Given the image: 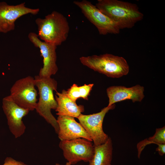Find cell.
Segmentation results:
<instances>
[{
    "mask_svg": "<svg viewBox=\"0 0 165 165\" xmlns=\"http://www.w3.org/2000/svg\"><path fill=\"white\" fill-rule=\"evenodd\" d=\"M96 7L118 25L119 29L130 28L144 16L137 5L118 0H98Z\"/></svg>",
    "mask_w": 165,
    "mask_h": 165,
    "instance_id": "cell-1",
    "label": "cell"
},
{
    "mask_svg": "<svg viewBox=\"0 0 165 165\" xmlns=\"http://www.w3.org/2000/svg\"><path fill=\"white\" fill-rule=\"evenodd\" d=\"M35 22L37 35L41 40L57 46L67 40L69 24L66 18L61 13L54 11L43 18H37Z\"/></svg>",
    "mask_w": 165,
    "mask_h": 165,
    "instance_id": "cell-2",
    "label": "cell"
},
{
    "mask_svg": "<svg viewBox=\"0 0 165 165\" xmlns=\"http://www.w3.org/2000/svg\"><path fill=\"white\" fill-rule=\"evenodd\" d=\"M34 79L39 95L35 110L52 126L57 134L59 127L57 120L51 112L52 109L55 110L57 107L53 95V91H57V82L51 77H41L37 75L35 76Z\"/></svg>",
    "mask_w": 165,
    "mask_h": 165,
    "instance_id": "cell-3",
    "label": "cell"
},
{
    "mask_svg": "<svg viewBox=\"0 0 165 165\" xmlns=\"http://www.w3.org/2000/svg\"><path fill=\"white\" fill-rule=\"evenodd\" d=\"M79 60L83 65L109 77L120 78L127 75L129 71L125 58L111 54L82 56Z\"/></svg>",
    "mask_w": 165,
    "mask_h": 165,
    "instance_id": "cell-4",
    "label": "cell"
},
{
    "mask_svg": "<svg viewBox=\"0 0 165 165\" xmlns=\"http://www.w3.org/2000/svg\"><path fill=\"white\" fill-rule=\"evenodd\" d=\"M34 78L28 76L16 80L10 89L9 95L20 106L29 111L35 109L38 99Z\"/></svg>",
    "mask_w": 165,
    "mask_h": 165,
    "instance_id": "cell-5",
    "label": "cell"
},
{
    "mask_svg": "<svg viewBox=\"0 0 165 165\" xmlns=\"http://www.w3.org/2000/svg\"><path fill=\"white\" fill-rule=\"evenodd\" d=\"M73 3L81 9L87 19L96 27L100 35L119 33L120 29L118 25L101 12L90 1L86 0L75 1Z\"/></svg>",
    "mask_w": 165,
    "mask_h": 165,
    "instance_id": "cell-6",
    "label": "cell"
},
{
    "mask_svg": "<svg viewBox=\"0 0 165 165\" xmlns=\"http://www.w3.org/2000/svg\"><path fill=\"white\" fill-rule=\"evenodd\" d=\"M59 147L63 151L65 159L72 165L82 161L89 162L94 154V145L91 141L83 138L61 141Z\"/></svg>",
    "mask_w": 165,
    "mask_h": 165,
    "instance_id": "cell-7",
    "label": "cell"
},
{
    "mask_svg": "<svg viewBox=\"0 0 165 165\" xmlns=\"http://www.w3.org/2000/svg\"><path fill=\"white\" fill-rule=\"evenodd\" d=\"M115 107L114 104L102 109L98 113L90 115L81 114L77 118L94 142V145L104 144L109 137L104 131L103 123L106 114Z\"/></svg>",
    "mask_w": 165,
    "mask_h": 165,
    "instance_id": "cell-8",
    "label": "cell"
},
{
    "mask_svg": "<svg viewBox=\"0 0 165 165\" xmlns=\"http://www.w3.org/2000/svg\"><path fill=\"white\" fill-rule=\"evenodd\" d=\"M2 108L10 132L15 138L20 137L24 134L26 129L22 119L29 111L17 105L9 95L3 99Z\"/></svg>",
    "mask_w": 165,
    "mask_h": 165,
    "instance_id": "cell-9",
    "label": "cell"
},
{
    "mask_svg": "<svg viewBox=\"0 0 165 165\" xmlns=\"http://www.w3.org/2000/svg\"><path fill=\"white\" fill-rule=\"evenodd\" d=\"M39 10L26 7L25 2L11 5L5 2H0V32L6 33L14 30L15 22L19 18L28 14L36 15Z\"/></svg>",
    "mask_w": 165,
    "mask_h": 165,
    "instance_id": "cell-10",
    "label": "cell"
},
{
    "mask_svg": "<svg viewBox=\"0 0 165 165\" xmlns=\"http://www.w3.org/2000/svg\"><path fill=\"white\" fill-rule=\"evenodd\" d=\"M28 36L34 46L39 49L43 57V67L40 68L38 75L41 77H50L55 75L58 70L56 64L57 46L41 40L35 32H30Z\"/></svg>",
    "mask_w": 165,
    "mask_h": 165,
    "instance_id": "cell-11",
    "label": "cell"
},
{
    "mask_svg": "<svg viewBox=\"0 0 165 165\" xmlns=\"http://www.w3.org/2000/svg\"><path fill=\"white\" fill-rule=\"evenodd\" d=\"M57 120L59 127L57 134L61 141L81 138L92 141L84 128L80 123L76 121L75 118L67 116H58Z\"/></svg>",
    "mask_w": 165,
    "mask_h": 165,
    "instance_id": "cell-12",
    "label": "cell"
},
{
    "mask_svg": "<svg viewBox=\"0 0 165 165\" xmlns=\"http://www.w3.org/2000/svg\"><path fill=\"white\" fill-rule=\"evenodd\" d=\"M144 88L139 85L127 87L123 86H112L106 90L109 103L107 106L126 100H131L133 102H141L144 97Z\"/></svg>",
    "mask_w": 165,
    "mask_h": 165,
    "instance_id": "cell-13",
    "label": "cell"
},
{
    "mask_svg": "<svg viewBox=\"0 0 165 165\" xmlns=\"http://www.w3.org/2000/svg\"><path fill=\"white\" fill-rule=\"evenodd\" d=\"M55 99L57 107L55 110L58 116H67L77 118L84 111L82 105H78L67 95L66 90H63L61 93L56 91Z\"/></svg>",
    "mask_w": 165,
    "mask_h": 165,
    "instance_id": "cell-14",
    "label": "cell"
},
{
    "mask_svg": "<svg viewBox=\"0 0 165 165\" xmlns=\"http://www.w3.org/2000/svg\"><path fill=\"white\" fill-rule=\"evenodd\" d=\"M94 146V154L89 165H112L113 148L111 138L104 144Z\"/></svg>",
    "mask_w": 165,
    "mask_h": 165,
    "instance_id": "cell-15",
    "label": "cell"
},
{
    "mask_svg": "<svg viewBox=\"0 0 165 165\" xmlns=\"http://www.w3.org/2000/svg\"><path fill=\"white\" fill-rule=\"evenodd\" d=\"M94 85L93 83L84 84L79 86L76 84H73L67 90L66 93L68 96L72 100L76 102L79 98L88 100V97Z\"/></svg>",
    "mask_w": 165,
    "mask_h": 165,
    "instance_id": "cell-16",
    "label": "cell"
},
{
    "mask_svg": "<svg viewBox=\"0 0 165 165\" xmlns=\"http://www.w3.org/2000/svg\"><path fill=\"white\" fill-rule=\"evenodd\" d=\"M165 144V127L156 129L154 135L148 139L139 142L137 145L138 157L140 158L142 151L147 145L150 144Z\"/></svg>",
    "mask_w": 165,
    "mask_h": 165,
    "instance_id": "cell-17",
    "label": "cell"
},
{
    "mask_svg": "<svg viewBox=\"0 0 165 165\" xmlns=\"http://www.w3.org/2000/svg\"><path fill=\"white\" fill-rule=\"evenodd\" d=\"M0 165H28L24 162L17 161L13 158L7 157L5 159L3 164Z\"/></svg>",
    "mask_w": 165,
    "mask_h": 165,
    "instance_id": "cell-18",
    "label": "cell"
},
{
    "mask_svg": "<svg viewBox=\"0 0 165 165\" xmlns=\"http://www.w3.org/2000/svg\"><path fill=\"white\" fill-rule=\"evenodd\" d=\"M156 151L158 152L160 156H163L165 153V144H158Z\"/></svg>",
    "mask_w": 165,
    "mask_h": 165,
    "instance_id": "cell-19",
    "label": "cell"
},
{
    "mask_svg": "<svg viewBox=\"0 0 165 165\" xmlns=\"http://www.w3.org/2000/svg\"><path fill=\"white\" fill-rule=\"evenodd\" d=\"M55 165H72L69 163L68 162H66V163L64 165H62L59 164L58 163H56Z\"/></svg>",
    "mask_w": 165,
    "mask_h": 165,
    "instance_id": "cell-20",
    "label": "cell"
}]
</instances>
